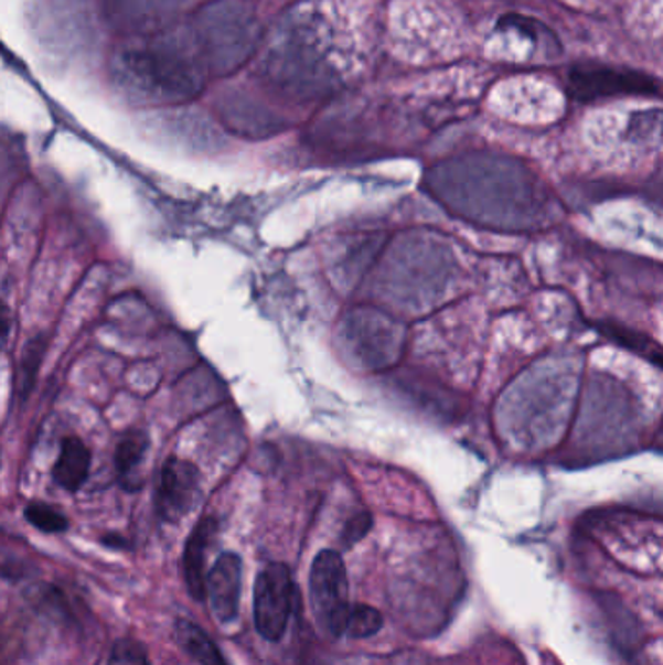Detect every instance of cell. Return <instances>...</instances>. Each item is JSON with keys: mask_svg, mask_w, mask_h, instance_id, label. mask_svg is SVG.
I'll return each instance as SVG.
<instances>
[{"mask_svg": "<svg viewBox=\"0 0 663 665\" xmlns=\"http://www.w3.org/2000/svg\"><path fill=\"white\" fill-rule=\"evenodd\" d=\"M428 183L451 213L494 230H533L549 214L541 181L510 158H461L436 168Z\"/></svg>", "mask_w": 663, "mask_h": 665, "instance_id": "cell-1", "label": "cell"}, {"mask_svg": "<svg viewBox=\"0 0 663 665\" xmlns=\"http://www.w3.org/2000/svg\"><path fill=\"white\" fill-rule=\"evenodd\" d=\"M310 600L321 629L331 636H343L351 613L349 580L336 550H321L310 570Z\"/></svg>", "mask_w": 663, "mask_h": 665, "instance_id": "cell-2", "label": "cell"}, {"mask_svg": "<svg viewBox=\"0 0 663 665\" xmlns=\"http://www.w3.org/2000/svg\"><path fill=\"white\" fill-rule=\"evenodd\" d=\"M295 600V586L287 565L272 562L257 575L254 590V616L257 633L277 642L287 631Z\"/></svg>", "mask_w": 663, "mask_h": 665, "instance_id": "cell-3", "label": "cell"}, {"mask_svg": "<svg viewBox=\"0 0 663 665\" xmlns=\"http://www.w3.org/2000/svg\"><path fill=\"white\" fill-rule=\"evenodd\" d=\"M568 92L578 101L613 98V96H644L655 94L657 84L648 74L613 66H574L568 73Z\"/></svg>", "mask_w": 663, "mask_h": 665, "instance_id": "cell-4", "label": "cell"}, {"mask_svg": "<svg viewBox=\"0 0 663 665\" xmlns=\"http://www.w3.org/2000/svg\"><path fill=\"white\" fill-rule=\"evenodd\" d=\"M201 494V473L188 460L170 458L160 471L154 504L158 516L164 522H180L191 512Z\"/></svg>", "mask_w": 663, "mask_h": 665, "instance_id": "cell-5", "label": "cell"}, {"mask_svg": "<svg viewBox=\"0 0 663 665\" xmlns=\"http://www.w3.org/2000/svg\"><path fill=\"white\" fill-rule=\"evenodd\" d=\"M206 591L213 613L221 623L236 621L242 596V559L236 553H222L206 576Z\"/></svg>", "mask_w": 663, "mask_h": 665, "instance_id": "cell-6", "label": "cell"}, {"mask_svg": "<svg viewBox=\"0 0 663 665\" xmlns=\"http://www.w3.org/2000/svg\"><path fill=\"white\" fill-rule=\"evenodd\" d=\"M218 524L214 517H205L199 522L197 527L189 535L185 553H183V570L189 593L195 600L203 601L206 596L205 557L208 543L216 534Z\"/></svg>", "mask_w": 663, "mask_h": 665, "instance_id": "cell-7", "label": "cell"}, {"mask_svg": "<svg viewBox=\"0 0 663 665\" xmlns=\"http://www.w3.org/2000/svg\"><path fill=\"white\" fill-rule=\"evenodd\" d=\"M92 455L86 443L68 436L61 443L57 463L53 468V479L66 491H78L90 473Z\"/></svg>", "mask_w": 663, "mask_h": 665, "instance_id": "cell-8", "label": "cell"}, {"mask_svg": "<svg viewBox=\"0 0 663 665\" xmlns=\"http://www.w3.org/2000/svg\"><path fill=\"white\" fill-rule=\"evenodd\" d=\"M148 438L142 430H131L115 450V468L127 491H137L142 485L140 468L147 455Z\"/></svg>", "mask_w": 663, "mask_h": 665, "instance_id": "cell-9", "label": "cell"}, {"mask_svg": "<svg viewBox=\"0 0 663 665\" xmlns=\"http://www.w3.org/2000/svg\"><path fill=\"white\" fill-rule=\"evenodd\" d=\"M175 636L180 641L183 650L189 656L201 665H228L221 654V650L216 648V644L211 641V636L191 621H180L175 624Z\"/></svg>", "mask_w": 663, "mask_h": 665, "instance_id": "cell-10", "label": "cell"}, {"mask_svg": "<svg viewBox=\"0 0 663 665\" xmlns=\"http://www.w3.org/2000/svg\"><path fill=\"white\" fill-rule=\"evenodd\" d=\"M634 144H655L663 140V109H646L632 114L624 132Z\"/></svg>", "mask_w": 663, "mask_h": 665, "instance_id": "cell-11", "label": "cell"}, {"mask_svg": "<svg viewBox=\"0 0 663 665\" xmlns=\"http://www.w3.org/2000/svg\"><path fill=\"white\" fill-rule=\"evenodd\" d=\"M598 329L599 333L603 337L609 339V341H613L614 345L622 346V348H627L631 353L640 354L644 358H648V354L652 353L655 346H657L648 335H642L639 331L624 328V325H619V323H613V321H601Z\"/></svg>", "mask_w": 663, "mask_h": 665, "instance_id": "cell-12", "label": "cell"}, {"mask_svg": "<svg viewBox=\"0 0 663 665\" xmlns=\"http://www.w3.org/2000/svg\"><path fill=\"white\" fill-rule=\"evenodd\" d=\"M43 356H45V337H35L25 345L17 378L18 395L22 399H25L33 389L38 372L42 366Z\"/></svg>", "mask_w": 663, "mask_h": 665, "instance_id": "cell-13", "label": "cell"}, {"mask_svg": "<svg viewBox=\"0 0 663 665\" xmlns=\"http://www.w3.org/2000/svg\"><path fill=\"white\" fill-rule=\"evenodd\" d=\"M382 626H384V619L377 609L356 605V608H351V613L344 624V636L368 639V636L379 633Z\"/></svg>", "mask_w": 663, "mask_h": 665, "instance_id": "cell-14", "label": "cell"}, {"mask_svg": "<svg viewBox=\"0 0 663 665\" xmlns=\"http://www.w3.org/2000/svg\"><path fill=\"white\" fill-rule=\"evenodd\" d=\"M24 516L33 527H38L40 532H45V534H61L68 527L66 517L57 508H53L50 504H43V502L30 504L25 508Z\"/></svg>", "mask_w": 663, "mask_h": 665, "instance_id": "cell-15", "label": "cell"}, {"mask_svg": "<svg viewBox=\"0 0 663 665\" xmlns=\"http://www.w3.org/2000/svg\"><path fill=\"white\" fill-rule=\"evenodd\" d=\"M499 30H520L537 43L543 42V37L557 42L555 35L545 25L539 24L537 20H532V18L520 17V14H506V17L500 18Z\"/></svg>", "mask_w": 663, "mask_h": 665, "instance_id": "cell-16", "label": "cell"}, {"mask_svg": "<svg viewBox=\"0 0 663 665\" xmlns=\"http://www.w3.org/2000/svg\"><path fill=\"white\" fill-rule=\"evenodd\" d=\"M107 665H148L147 648L132 639L117 641Z\"/></svg>", "mask_w": 663, "mask_h": 665, "instance_id": "cell-17", "label": "cell"}, {"mask_svg": "<svg viewBox=\"0 0 663 665\" xmlns=\"http://www.w3.org/2000/svg\"><path fill=\"white\" fill-rule=\"evenodd\" d=\"M370 529H372V516H370L368 512L356 514L344 526L343 541L346 543V547H353L354 543L361 541L362 537L368 534Z\"/></svg>", "mask_w": 663, "mask_h": 665, "instance_id": "cell-18", "label": "cell"}, {"mask_svg": "<svg viewBox=\"0 0 663 665\" xmlns=\"http://www.w3.org/2000/svg\"><path fill=\"white\" fill-rule=\"evenodd\" d=\"M648 361L652 362V364H654V366H657V368L663 369V348H662V346H655L654 351H652V353L648 354Z\"/></svg>", "mask_w": 663, "mask_h": 665, "instance_id": "cell-19", "label": "cell"}, {"mask_svg": "<svg viewBox=\"0 0 663 665\" xmlns=\"http://www.w3.org/2000/svg\"><path fill=\"white\" fill-rule=\"evenodd\" d=\"M660 448H662V450H663V428H662V432H660Z\"/></svg>", "mask_w": 663, "mask_h": 665, "instance_id": "cell-20", "label": "cell"}]
</instances>
